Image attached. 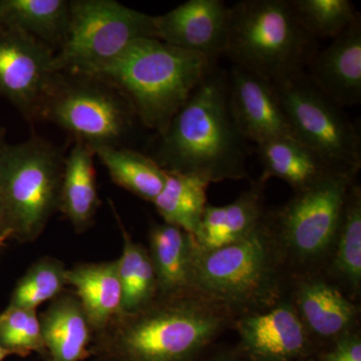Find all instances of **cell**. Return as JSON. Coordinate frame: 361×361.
Here are the masks:
<instances>
[{
    "label": "cell",
    "mask_w": 361,
    "mask_h": 361,
    "mask_svg": "<svg viewBox=\"0 0 361 361\" xmlns=\"http://www.w3.org/2000/svg\"><path fill=\"white\" fill-rule=\"evenodd\" d=\"M54 52L30 35L0 25V97L25 118L39 116L58 73Z\"/></svg>",
    "instance_id": "11"
},
{
    "label": "cell",
    "mask_w": 361,
    "mask_h": 361,
    "mask_svg": "<svg viewBox=\"0 0 361 361\" xmlns=\"http://www.w3.org/2000/svg\"><path fill=\"white\" fill-rule=\"evenodd\" d=\"M92 329H104L123 315V289L116 261L82 264L66 270Z\"/></svg>",
    "instance_id": "19"
},
{
    "label": "cell",
    "mask_w": 361,
    "mask_h": 361,
    "mask_svg": "<svg viewBox=\"0 0 361 361\" xmlns=\"http://www.w3.org/2000/svg\"><path fill=\"white\" fill-rule=\"evenodd\" d=\"M294 13L313 39H336L360 16L349 0H290Z\"/></svg>",
    "instance_id": "28"
},
{
    "label": "cell",
    "mask_w": 361,
    "mask_h": 361,
    "mask_svg": "<svg viewBox=\"0 0 361 361\" xmlns=\"http://www.w3.org/2000/svg\"><path fill=\"white\" fill-rule=\"evenodd\" d=\"M14 236V233L13 230H7V231L1 233L0 234V249L2 248L4 245H6L7 240L11 238V237Z\"/></svg>",
    "instance_id": "34"
},
{
    "label": "cell",
    "mask_w": 361,
    "mask_h": 361,
    "mask_svg": "<svg viewBox=\"0 0 361 361\" xmlns=\"http://www.w3.org/2000/svg\"><path fill=\"white\" fill-rule=\"evenodd\" d=\"M7 230L13 229H11V223H9L6 206H4V200H2L1 195H0V234L7 231Z\"/></svg>",
    "instance_id": "33"
},
{
    "label": "cell",
    "mask_w": 361,
    "mask_h": 361,
    "mask_svg": "<svg viewBox=\"0 0 361 361\" xmlns=\"http://www.w3.org/2000/svg\"><path fill=\"white\" fill-rule=\"evenodd\" d=\"M355 178L330 171L312 186L295 192L284 205L265 213L263 224L290 279L324 273Z\"/></svg>",
    "instance_id": "4"
},
{
    "label": "cell",
    "mask_w": 361,
    "mask_h": 361,
    "mask_svg": "<svg viewBox=\"0 0 361 361\" xmlns=\"http://www.w3.org/2000/svg\"><path fill=\"white\" fill-rule=\"evenodd\" d=\"M209 185L208 180L197 176L166 171L165 184L153 204L165 223L195 237L208 206Z\"/></svg>",
    "instance_id": "25"
},
{
    "label": "cell",
    "mask_w": 361,
    "mask_h": 361,
    "mask_svg": "<svg viewBox=\"0 0 361 361\" xmlns=\"http://www.w3.org/2000/svg\"><path fill=\"white\" fill-rule=\"evenodd\" d=\"M287 278L263 221L251 235L231 245L203 250L196 243L194 293L234 318L260 312L279 302L286 297Z\"/></svg>",
    "instance_id": "3"
},
{
    "label": "cell",
    "mask_w": 361,
    "mask_h": 361,
    "mask_svg": "<svg viewBox=\"0 0 361 361\" xmlns=\"http://www.w3.org/2000/svg\"><path fill=\"white\" fill-rule=\"evenodd\" d=\"M227 78L233 118L247 141L293 135L272 82L236 66Z\"/></svg>",
    "instance_id": "15"
},
{
    "label": "cell",
    "mask_w": 361,
    "mask_h": 361,
    "mask_svg": "<svg viewBox=\"0 0 361 361\" xmlns=\"http://www.w3.org/2000/svg\"><path fill=\"white\" fill-rule=\"evenodd\" d=\"M71 1L0 0V25L30 35L47 47H61L68 33Z\"/></svg>",
    "instance_id": "24"
},
{
    "label": "cell",
    "mask_w": 361,
    "mask_h": 361,
    "mask_svg": "<svg viewBox=\"0 0 361 361\" xmlns=\"http://www.w3.org/2000/svg\"><path fill=\"white\" fill-rule=\"evenodd\" d=\"M94 156L90 147L77 141L63 164L59 209L80 231L89 227L99 206Z\"/></svg>",
    "instance_id": "20"
},
{
    "label": "cell",
    "mask_w": 361,
    "mask_h": 361,
    "mask_svg": "<svg viewBox=\"0 0 361 361\" xmlns=\"http://www.w3.org/2000/svg\"><path fill=\"white\" fill-rule=\"evenodd\" d=\"M0 344L11 353L26 355L44 351L42 324L37 310L9 305L0 313Z\"/></svg>",
    "instance_id": "30"
},
{
    "label": "cell",
    "mask_w": 361,
    "mask_h": 361,
    "mask_svg": "<svg viewBox=\"0 0 361 361\" xmlns=\"http://www.w3.org/2000/svg\"><path fill=\"white\" fill-rule=\"evenodd\" d=\"M142 39H156L154 16L115 0L71 1L70 25L54 54V71L96 77Z\"/></svg>",
    "instance_id": "7"
},
{
    "label": "cell",
    "mask_w": 361,
    "mask_h": 361,
    "mask_svg": "<svg viewBox=\"0 0 361 361\" xmlns=\"http://www.w3.org/2000/svg\"><path fill=\"white\" fill-rule=\"evenodd\" d=\"M235 326L238 353L248 361H304L315 350L288 296L268 310L239 316Z\"/></svg>",
    "instance_id": "12"
},
{
    "label": "cell",
    "mask_w": 361,
    "mask_h": 361,
    "mask_svg": "<svg viewBox=\"0 0 361 361\" xmlns=\"http://www.w3.org/2000/svg\"><path fill=\"white\" fill-rule=\"evenodd\" d=\"M317 361H361V337L355 331L337 339Z\"/></svg>",
    "instance_id": "31"
},
{
    "label": "cell",
    "mask_w": 361,
    "mask_h": 361,
    "mask_svg": "<svg viewBox=\"0 0 361 361\" xmlns=\"http://www.w3.org/2000/svg\"><path fill=\"white\" fill-rule=\"evenodd\" d=\"M351 300L361 290V190L350 188L329 265L323 273Z\"/></svg>",
    "instance_id": "21"
},
{
    "label": "cell",
    "mask_w": 361,
    "mask_h": 361,
    "mask_svg": "<svg viewBox=\"0 0 361 361\" xmlns=\"http://www.w3.org/2000/svg\"><path fill=\"white\" fill-rule=\"evenodd\" d=\"M313 84L334 103L355 106L361 101V16L331 44L316 51L307 63Z\"/></svg>",
    "instance_id": "16"
},
{
    "label": "cell",
    "mask_w": 361,
    "mask_h": 361,
    "mask_svg": "<svg viewBox=\"0 0 361 361\" xmlns=\"http://www.w3.org/2000/svg\"><path fill=\"white\" fill-rule=\"evenodd\" d=\"M272 84L294 137L332 170L357 175L360 132L343 108L323 94L305 71Z\"/></svg>",
    "instance_id": "9"
},
{
    "label": "cell",
    "mask_w": 361,
    "mask_h": 361,
    "mask_svg": "<svg viewBox=\"0 0 361 361\" xmlns=\"http://www.w3.org/2000/svg\"><path fill=\"white\" fill-rule=\"evenodd\" d=\"M159 135L152 159L165 171L209 183L248 178L249 142L233 118L227 73L216 65Z\"/></svg>",
    "instance_id": "1"
},
{
    "label": "cell",
    "mask_w": 361,
    "mask_h": 361,
    "mask_svg": "<svg viewBox=\"0 0 361 361\" xmlns=\"http://www.w3.org/2000/svg\"><path fill=\"white\" fill-rule=\"evenodd\" d=\"M214 66L201 54L142 39L94 78L114 85L142 123L160 134Z\"/></svg>",
    "instance_id": "2"
},
{
    "label": "cell",
    "mask_w": 361,
    "mask_h": 361,
    "mask_svg": "<svg viewBox=\"0 0 361 361\" xmlns=\"http://www.w3.org/2000/svg\"><path fill=\"white\" fill-rule=\"evenodd\" d=\"M4 137H2V133L0 132V151H1V149L4 148Z\"/></svg>",
    "instance_id": "36"
},
{
    "label": "cell",
    "mask_w": 361,
    "mask_h": 361,
    "mask_svg": "<svg viewBox=\"0 0 361 361\" xmlns=\"http://www.w3.org/2000/svg\"><path fill=\"white\" fill-rule=\"evenodd\" d=\"M66 270L56 259L37 261L18 281L11 305L37 310L42 303L58 298L68 285Z\"/></svg>",
    "instance_id": "29"
},
{
    "label": "cell",
    "mask_w": 361,
    "mask_h": 361,
    "mask_svg": "<svg viewBox=\"0 0 361 361\" xmlns=\"http://www.w3.org/2000/svg\"><path fill=\"white\" fill-rule=\"evenodd\" d=\"M267 178L261 176L232 203L207 206L196 236L197 245L213 250L245 239L264 218V190Z\"/></svg>",
    "instance_id": "17"
},
{
    "label": "cell",
    "mask_w": 361,
    "mask_h": 361,
    "mask_svg": "<svg viewBox=\"0 0 361 361\" xmlns=\"http://www.w3.org/2000/svg\"><path fill=\"white\" fill-rule=\"evenodd\" d=\"M94 155L101 159L116 184L144 200L153 203L163 189L166 171L149 157L118 147L97 149Z\"/></svg>",
    "instance_id": "26"
},
{
    "label": "cell",
    "mask_w": 361,
    "mask_h": 361,
    "mask_svg": "<svg viewBox=\"0 0 361 361\" xmlns=\"http://www.w3.org/2000/svg\"><path fill=\"white\" fill-rule=\"evenodd\" d=\"M229 8L222 0H188L154 16L156 39L215 61L224 54Z\"/></svg>",
    "instance_id": "13"
},
{
    "label": "cell",
    "mask_w": 361,
    "mask_h": 361,
    "mask_svg": "<svg viewBox=\"0 0 361 361\" xmlns=\"http://www.w3.org/2000/svg\"><path fill=\"white\" fill-rule=\"evenodd\" d=\"M9 355H13V353L7 350V349L4 348V346L0 344V361H4V358Z\"/></svg>",
    "instance_id": "35"
},
{
    "label": "cell",
    "mask_w": 361,
    "mask_h": 361,
    "mask_svg": "<svg viewBox=\"0 0 361 361\" xmlns=\"http://www.w3.org/2000/svg\"><path fill=\"white\" fill-rule=\"evenodd\" d=\"M315 39L299 23L290 0H243L229 8L225 56L270 82L304 71Z\"/></svg>",
    "instance_id": "6"
},
{
    "label": "cell",
    "mask_w": 361,
    "mask_h": 361,
    "mask_svg": "<svg viewBox=\"0 0 361 361\" xmlns=\"http://www.w3.org/2000/svg\"><path fill=\"white\" fill-rule=\"evenodd\" d=\"M288 296L311 338L334 342L356 331L357 306L323 274L292 278Z\"/></svg>",
    "instance_id": "14"
},
{
    "label": "cell",
    "mask_w": 361,
    "mask_h": 361,
    "mask_svg": "<svg viewBox=\"0 0 361 361\" xmlns=\"http://www.w3.org/2000/svg\"><path fill=\"white\" fill-rule=\"evenodd\" d=\"M121 228L123 252L116 262L123 289V315H128L153 303L158 297V285L149 251L135 242L122 224Z\"/></svg>",
    "instance_id": "27"
},
{
    "label": "cell",
    "mask_w": 361,
    "mask_h": 361,
    "mask_svg": "<svg viewBox=\"0 0 361 361\" xmlns=\"http://www.w3.org/2000/svg\"><path fill=\"white\" fill-rule=\"evenodd\" d=\"M68 77L56 75L39 116L71 133L94 152L118 147L130 132L135 115L127 99L101 78Z\"/></svg>",
    "instance_id": "10"
},
{
    "label": "cell",
    "mask_w": 361,
    "mask_h": 361,
    "mask_svg": "<svg viewBox=\"0 0 361 361\" xmlns=\"http://www.w3.org/2000/svg\"><path fill=\"white\" fill-rule=\"evenodd\" d=\"M149 257L155 270L158 297L191 295L193 290L194 236L177 226L155 224L149 230Z\"/></svg>",
    "instance_id": "18"
},
{
    "label": "cell",
    "mask_w": 361,
    "mask_h": 361,
    "mask_svg": "<svg viewBox=\"0 0 361 361\" xmlns=\"http://www.w3.org/2000/svg\"><path fill=\"white\" fill-rule=\"evenodd\" d=\"M121 317L116 346L127 361H197L234 318L196 294L157 297Z\"/></svg>",
    "instance_id": "5"
},
{
    "label": "cell",
    "mask_w": 361,
    "mask_h": 361,
    "mask_svg": "<svg viewBox=\"0 0 361 361\" xmlns=\"http://www.w3.org/2000/svg\"><path fill=\"white\" fill-rule=\"evenodd\" d=\"M200 361H248L239 353L233 351H223V353H215V355L204 357Z\"/></svg>",
    "instance_id": "32"
},
{
    "label": "cell",
    "mask_w": 361,
    "mask_h": 361,
    "mask_svg": "<svg viewBox=\"0 0 361 361\" xmlns=\"http://www.w3.org/2000/svg\"><path fill=\"white\" fill-rule=\"evenodd\" d=\"M65 159L40 137L0 151V195L14 236L33 241L59 208Z\"/></svg>",
    "instance_id": "8"
},
{
    "label": "cell",
    "mask_w": 361,
    "mask_h": 361,
    "mask_svg": "<svg viewBox=\"0 0 361 361\" xmlns=\"http://www.w3.org/2000/svg\"><path fill=\"white\" fill-rule=\"evenodd\" d=\"M262 161L263 176L279 178L295 192L307 189L330 171L326 164L294 135H281L256 145Z\"/></svg>",
    "instance_id": "23"
},
{
    "label": "cell",
    "mask_w": 361,
    "mask_h": 361,
    "mask_svg": "<svg viewBox=\"0 0 361 361\" xmlns=\"http://www.w3.org/2000/svg\"><path fill=\"white\" fill-rule=\"evenodd\" d=\"M45 349L51 361H82L89 355V320L78 298H56L40 318Z\"/></svg>",
    "instance_id": "22"
}]
</instances>
